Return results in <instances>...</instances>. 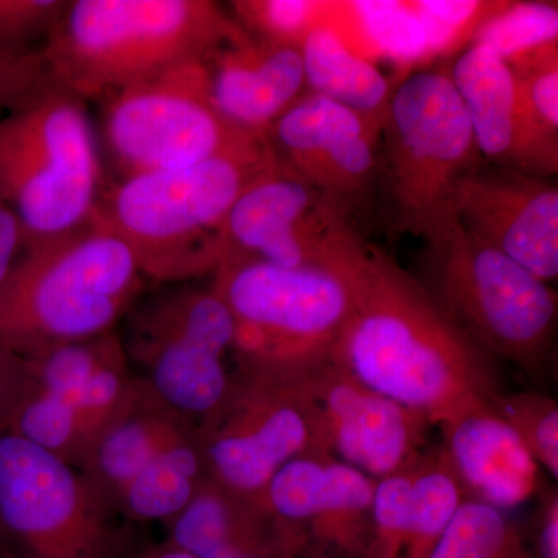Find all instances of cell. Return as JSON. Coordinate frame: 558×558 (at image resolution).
<instances>
[{
	"instance_id": "7",
	"label": "cell",
	"mask_w": 558,
	"mask_h": 558,
	"mask_svg": "<svg viewBox=\"0 0 558 558\" xmlns=\"http://www.w3.org/2000/svg\"><path fill=\"white\" fill-rule=\"evenodd\" d=\"M418 279L447 317L490 357L526 373L553 352L557 293L548 282L470 234L458 220L428 242Z\"/></svg>"
},
{
	"instance_id": "25",
	"label": "cell",
	"mask_w": 558,
	"mask_h": 558,
	"mask_svg": "<svg viewBox=\"0 0 558 558\" xmlns=\"http://www.w3.org/2000/svg\"><path fill=\"white\" fill-rule=\"evenodd\" d=\"M465 499L442 451H425L413 465L402 558L432 556Z\"/></svg>"
},
{
	"instance_id": "29",
	"label": "cell",
	"mask_w": 558,
	"mask_h": 558,
	"mask_svg": "<svg viewBox=\"0 0 558 558\" xmlns=\"http://www.w3.org/2000/svg\"><path fill=\"white\" fill-rule=\"evenodd\" d=\"M499 416L519 435L539 469L558 478V405L542 392L501 395L495 402Z\"/></svg>"
},
{
	"instance_id": "20",
	"label": "cell",
	"mask_w": 558,
	"mask_h": 558,
	"mask_svg": "<svg viewBox=\"0 0 558 558\" xmlns=\"http://www.w3.org/2000/svg\"><path fill=\"white\" fill-rule=\"evenodd\" d=\"M438 427L440 451L468 499L510 512L537 498L548 484L495 405L469 411Z\"/></svg>"
},
{
	"instance_id": "19",
	"label": "cell",
	"mask_w": 558,
	"mask_h": 558,
	"mask_svg": "<svg viewBox=\"0 0 558 558\" xmlns=\"http://www.w3.org/2000/svg\"><path fill=\"white\" fill-rule=\"evenodd\" d=\"M449 75L484 161L537 178L557 174L558 135L532 116L508 61L472 44L454 60Z\"/></svg>"
},
{
	"instance_id": "4",
	"label": "cell",
	"mask_w": 558,
	"mask_h": 558,
	"mask_svg": "<svg viewBox=\"0 0 558 558\" xmlns=\"http://www.w3.org/2000/svg\"><path fill=\"white\" fill-rule=\"evenodd\" d=\"M146 279L97 213L64 236L24 250L0 282V348L22 357L116 330Z\"/></svg>"
},
{
	"instance_id": "24",
	"label": "cell",
	"mask_w": 558,
	"mask_h": 558,
	"mask_svg": "<svg viewBox=\"0 0 558 558\" xmlns=\"http://www.w3.org/2000/svg\"><path fill=\"white\" fill-rule=\"evenodd\" d=\"M306 92L384 123L392 90L377 65L352 49L332 24L312 28L301 44Z\"/></svg>"
},
{
	"instance_id": "3",
	"label": "cell",
	"mask_w": 558,
	"mask_h": 558,
	"mask_svg": "<svg viewBox=\"0 0 558 558\" xmlns=\"http://www.w3.org/2000/svg\"><path fill=\"white\" fill-rule=\"evenodd\" d=\"M247 35L209 0H68L40 51L54 86L102 101Z\"/></svg>"
},
{
	"instance_id": "18",
	"label": "cell",
	"mask_w": 558,
	"mask_h": 558,
	"mask_svg": "<svg viewBox=\"0 0 558 558\" xmlns=\"http://www.w3.org/2000/svg\"><path fill=\"white\" fill-rule=\"evenodd\" d=\"M457 220L542 281H556L558 189L553 180L484 161L459 190Z\"/></svg>"
},
{
	"instance_id": "22",
	"label": "cell",
	"mask_w": 558,
	"mask_h": 558,
	"mask_svg": "<svg viewBox=\"0 0 558 558\" xmlns=\"http://www.w3.org/2000/svg\"><path fill=\"white\" fill-rule=\"evenodd\" d=\"M167 542L194 558H307L303 537L264 508L207 480L165 524Z\"/></svg>"
},
{
	"instance_id": "31",
	"label": "cell",
	"mask_w": 558,
	"mask_h": 558,
	"mask_svg": "<svg viewBox=\"0 0 558 558\" xmlns=\"http://www.w3.org/2000/svg\"><path fill=\"white\" fill-rule=\"evenodd\" d=\"M65 7L68 0H0V54L40 49Z\"/></svg>"
},
{
	"instance_id": "16",
	"label": "cell",
	"mask_w": 558,
	"mask_h": 558,
	"mask_svg": "<svg viewBox=\"0 0 558 558\" xmlns=\"http://www.w3.org/2000/svg\"><path fill=\"white\" fill-rule=\"evenodd\" d=\"M376 480L332 454L293 459L259 501L295 529L307 558H366Z\"/></svg>"
},
{
	"instance_id": "5",
	"label": "cell",
	"mask_w": 558,
	"mask_h": 558,
	"mask_svg": "<svg viewBox=\"0 0 558 558\" xmlns=\"http://www.w3.org/2000/svg\"><path fill=\"white\" fill-rule=\"evenodd\" d=\"M86 101L60 87L0 120V205L16 216L22 250L89 222L102 171Z\"/></svg>"
},
{
	"instance_id": "30",
	"label": "cell",
	"mask_w": 558,
	"mask_h": 558,
	"mask_svg": "<svg viewBox=\"0 0 558 558\" xmlns=\"http://www.w3.org/2000/svg\"><path fill=\"white\" fill-rule=\"evenodd\" d=\"M357 14L363 32L374 46L387 51L389 58L417 60L432 50L427 28L418 20L411 2L349 3Z\"/></svg>"
},
{
	"instance_id": "8",
	"label": "cell",
	"mask_w": 558,
	"mask_h": 558,
	"mask_svg": "<svg viewBox=\"0 0 558 558\" xmlns=\"http://www.w3.org/2000/svg\"><path fill=\"white\" fill-rule=\"evenodd\" d=\"M148 545L142 524L110 508L78 469L0 436L2 558H137Z\"/></svg>"
},
{
	"instance_id": "34",
	"label": "cell",
	"mask_w": 558,
	"mask_h": 558,
	"mask_svg": "<svg viewBox=\"0 0 558 558\" xmlns=\"http://www.w3.org/2000/svg\"><path fill=\"white\" fill-rule=\"evenodd\" d=\"M31 387L27 359L0 348V436L10 433Z\"/></svg>"
},
{
	"instance_id": "15",
	"label": "cell",
	"mask_w": 558,
	"mask_h": 558,
	"mask_svg": "<svg viewBox=\"0 0 558 558\" xmlns=\"http://www.w3.org/2000/svg\"><path fill=\"white\" fill-rule=\"evenodd\" d=\"M381 124L306 92L266 138L275 159L352 213L381 170Z\"/></svg>"
},
{
	"instance_id": "11",
	"label": "cell",
	"mask_w": 558,
	"mask_h": 558,
	"mask_svg": "<svg viewBox=\"0 0 558 558\" xmlns=\"http://www.w3.org/2000/svg\"><path fill=\"white\" fill-rule=\"evenodd\" d=\"M208 478L259 499L293 459L330 454L310 376L234 363L229 389L196 425Z\"/></svg>"
},
{
	"instance_id": "14",
	"label": "cell",
	"mask_w": 558,
	"mask_h": 558,
	"mask_svg": "<svg viewBox=\"0 0 558 558\" xmlns=\"http://www.w3.org/2000/svg\"><path fill=\"white\" fill-rule=\"evenodd\" d=\"M355 231L351 213L274 156L227 216L226 260L329 269Z\"/></svg>"
},
{
	"instance_id": "28",
	"label": "cell",
	"mask_w": 558,
	"mask_h": 558,
	"mask_svg": "<svg viewBox=\"0 0 558 558\" xmlns=\"http://www.w3.org/2000/svg\"><path fill=\"white\" fill-rule=\"evenodd\" d=\"M231 16L253 38L300 47L312 28L330 24L336 3L315 0H236Z\"/></svg>"
},
{
	"instance_id": "37",
	"label": "cell",
	"mask_w": 558,
	"mask_h": 558,
	"mask_svg": "<svg viewBox=\"0 0 558 558\" xmlns=\"http://www.w3.org/2000/svg\"><path fill=\"white\" fill-rule=\"evenodd\" d=\"M137 558H194L189 553L178 548V546L171 545L170 542L161 543H149L142 553L138 554Z\"/></svg>"
},
{
	"instance_id": "36",
	"label": "cell",
	"mask_w": 558,
	"mask_h": 558,
	"mask_svg": "<svg viewBox=\"0 0 558 558\" xmlns=\"http://www.w3.org/2000/svg\"><path fill=\"white\" fill-rule=\"evenodd\" d=\"M20 248H22L20 222L10 208L0 205V282L16 263L14 258Z\"/></svg>"
},
{
	"instance_id": "1",
	"label": "cell",
	"mask_w": 558,
	"mask_h": 558,
	"mask_svg": "<svg viewBox=\"0 0 558 558\" xmlns=\"http://www.w3.org/2000/svg\"><path fill=\"white\" fill-rule=\"evenodd\" d=\"M330 270L343 278L349 292L333 365L425 414L436 427L495 405L502 392L490 355L384 248L354 234Z\"/></svg>"
},
{
	"instance_id": "9",
	"label": "cell",
	"mask_w": 558,
	"mask_h": 558,
	"mask_svg": "<svg viewBox=\"0 0 558 558\" xmlns=\"http://www.w3.org/2000/svg\"><path fill=\"white\" fill-rule=\"evenodd\" d=\"M211 286L234 318V363L307 377L332 359L349 312L337 271L236 258Z\"/></svg>"
},
{
	"instance_id": "26",
	"label": "cell",
	"mask_w": 558,
	"mask_h": 558,
	"mask_svg": "<svg viewBox=\"0 0 558 558\" xmlns=\"http://www.w3.org/2000/svg\"><path fill=\"white\" fill-rule=\"evenodd\" d=\"M428 558H532L526 531L508 512L465 499Z\"/></svg>"
},
{
	"instance_id": "33",
	"label": "cell",
	"mask_w": 558,
	"mask_h": 558,
	"mask_svg": "<svg viewBox=\"0 0 558 558\" xmlns=\"http://www.w3.org/2000/svg\"><path fill=\"white\" fill-rule=\"evenodd\" d=\"M54 87L40 49L21 54H0V108L27 105Z\"/></svg>"
},
{
	"instance_id": "2",
	"label": "cell",
	"mask_w": 558,
	"mask_h": 558,
	"mask_svg": "<svg viewBox=\"0 0 558 558\" xmlns=\"http://www.w3.org/2000/svg\"><path fill=\"white\" fill-rule=\"evenodd\" d=\"M271 159L267 138L247 134L191 167L120 179L102 191L95 213L131 250L146 281L213 277L226 260L227 216Z\"/></svg>"
},
{
	"instance_id": "12",
	"label": "cell",
	"mask_w": 558,
	"mask_h": 558,
	"mask_svg": "<svg viewBox=\"0 0 558 558\" xmlns=\"http://www.w3.org/2000/svg\"><path fill=\"white\" fill-rule=\"evenodd\" d=\"M102 134L121 179L180 170L247 135L220 116L207 60L185 61L105 98Z\"/></svg>"
},
{
	"instance_id": "32",
	"label": "cell",
	"mask_w": 558,
	"mask_h": 558,
	"mask_svg": "<svg viewBox=\"0 0 558 558\" xmlns=\"http://www.w3.org/2000/svg\"><path fill=\"white\" fill-rule=\"evenodd\" d=\"M521 97L535 120L558 135V44H548L509 61Z\"/></svg>"
},
{
	"instance_id": "38",
	"label": "cell",
	"mask_w": 558,
	"mask_h": 558,
	"mask_svg": "<svg viewBox=\"0 0 558 558\" xmlns=\"http://www.w3.org/2000/svg\"><path fill=\"white\" fill-rule=\"evenodd\" d=\"M0 558H2V554H0Z\"/></svg>"
},
{
	"instance_id": "10",
	"label": "cell",
	"mask_w": 558,
	"mask_h": 558,
	"mask_svg": "<svg viewBox=\"0 0 558 558\" xmlns=\"http://www.w3.org/2000/svg\"><path fill=\"white\" fill-rule=\"evenodd\" d=\"M123 319L119 333L132 376L167 409L199 424L226 396L233 373L234 318L211 282L143 293Z\"/></svg>"
},
{
	"instance_id": "13",
	"label": "cell",
	"mask_w": 558,
	"mask_h": 558,
	"mask_svg": "<svg viewBox=\"0 0 558 558\" xmlns=\"http://www.w3.org/2000/svg\"><path fill=\"white\" fill-rule=\"evenodd\" d=\"M32 387L10 433L80 469L135 379L117 330L27 357Z\"/></svg>"
},
{
	"instance_id": "23",
	"label": "cell",
	"mask_w": 558,
	"mask_h": 558,
	"mask_svg": "<svg viewBox=\"0 0 558 558\" xmlns=\"http://www.w3.org/2000/svg\"><path fill=\"white\" fill-rule=\"evenodd\" d=\"M194 429L196 425L167 409L135 380L130 402L101 433L78 470L117 510L128 487Z\"/></svg>"
},
{
	"instance_id": "6",
	"label": "cell",
	"mask_w": 558,
	"mask_h": 558,
	"mask_svg": "<svg viewBox=\"0 0 558 558\" xmlns=\"http://www.w3.org/2000/svg\"><path fill=\"white\" fill-rule=\"evenodd\" d=\"M381 142L395 230L438 240L457 220L459 190L484 163L449 70H418L392 90Z\"/></svg>"
},
{
	"instance_id": "35",
	"label": "cell",
	"mask_w": 558,
	"mask_h": 558,
	"mask_svg": "<svg viewBox=\"0 0 558 558\" xmlns=\"http://www.w3.org/2000/svg\"><path fill=\"white\" fill-rule=\"evenodd\" d=\"M531 526L524 529L532 558H558V494L546 484L539 492Z\"/></svg>"
},
{
	"instance_id": "17",
	"label": "cell",
	"mask_w": 558,
	"mask_h": 558,
	"mask_svg": "<svg viewBox=\"0 0 558 558\" xmlns=\"http://www.w3.org/2000/svg\"><path fill=\"white\" fill-rule=\"evenodd\" d=\"M330 454L373 480L395 475L427 451L425 414L360 384L332 362L310 376Z\"/></svg>"
},
{
	"instance_id": "21",
	"label": "cell",
	"mask_w": 558,
	"mask_h": 558,
	"mask_svg": "<svg viewBox=\"0 0 558 558\" xmlns=\"http://www.w3.org/2000/svg\"><path fill=\"white\" fill-rule=\"evenodd\" d=\"M213 102L222 119L248 134L267 131L306 94L300 47L245 36L207 60Z\"/></svg>"
},
{
	"instance_id": "27",
	"label": "cell",
	"mask_w": 558,
	"mask_h": 558,
	"mask_svg": "<svg viewBox=\"0 0 558 558\" xmlns=\"http://www.w3.org/2000/svg\"><path fill=\"white\" fill-rule=\"evenodd\" d=\"M554 43H558L557 3L517 2L498 3L488 11L473 32L472 44L509 62Z\"/></svg>"
}]
</instances>
